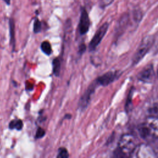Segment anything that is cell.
Segmentation results:
<instances>
[{"label": "cell", "instance_id": "6da1fadb", "mask_svg": "<svg viewBox=\"0 0 158 158\" xmlns=\"http://www.w3.org/2000/svg\"><path fill=\"white\" fill-rule=\"evenodd\" d=\"M141 137L158 138V116L149 115L138 128Z\"/></svg>", "mask_w": 158, "mask_h": 158}, {"label": "cell", "instance_id": "7a4b0ae2", "mask_svg": "<svg viewBox=\"0 0 158 158\" xmlns=\"http://www.w3.org/2000/svg\"><path fill=\"white\" fill-rule=\"evenodd\" d=\"M137 147L136 139L131 134L123 135L118 143V149L123 156H128L133 154Z\"/></svg>", "mask_w": 158, "mask_h": 158}, {"label": "cell", "instance_id": "3957f363", "mask_svg": "<svg viewBox=\"0 0 158 158\" xmlns=\"http://www.w3.org/2000/svg\"><path fill=\"white\" fill-rule=\"evenodd\" d=\"M154 41V38L152 35H148L143 39L133 57V65H136L144 57L153 45Z\"/></svg>", "mask_w": 158, "mask_h": 158}, {"label": "cell", "instance_id": "277c9868", "mask_svg": "<svg viewBox=\"0 0 158 158\" xmlns=\"http://www.w3.org/2000/svg\"><path fill=\"white\" fill-rule=\"evenodd\" d=\"M98 85H99L96 80H94L89 85L83 94L80 97L79 99L78 104V109L79 110H80L81 111H83L87 108L90 103L91 96L94 94Z\"/></svg>", "mask_w": 158, "mask_h": 158}, {"label": "cell", "instance_id": "5b68a950", "mask_svg": "<svg viewBox=\"0 0 158 158\" xmlns=\"http://www.w3.org/2000/svg\"><path fill=\"white\" fill-rule=\"evenodd\" d=\"M109 28V23L107 22H105L103 23L96 31L94 35L92 38L91 40L90 41L89 45H88V49L89 51H93L95 50V49L98 47V46L99 44L101 41H102V38L105 36L107 30Z\"/></svg>", "mask_w": 158, "mask_h": 158}, {"label": "cell", "instance_id": "8992f818", "mask_svg": "<svg viewBox=\"0 0 158 158\" xmlns=\"http://www.w3.org/2000/svg\"><path fill=\"white\" fill-rule=\"evenodd\" d=\"M90 27V20L85 8L82 7L81 9L80 17L78 23V31L81 35H84L89 30Z\"/></svg>", "mask_w": 158, "mask_h": 158}, {"label": "cell", "instance_id": "52a82bcc", "mask_svg": "<svg viewBox=\"0 0 158 158\" xmlns=\"http://www.w3.org/2000/svg\"><path fill=\"white\" fill-rule=\"evenodd\" d=\"M135 152H136V156L141 158H149L157 157L156 152L154 149L148 144H142L137 146Z\"/></svg>", "mask_w": 158, "mask_h": 158}, {"label": "cell", "instance_id": "ba28073f", "mask_svg": "<svg viewBox=\"0 0 158 158\" xmlns=\"http://www.w3.org/2000/svg\"><path fill=\"white\" fill-rule=\"evenodd\" d=\"M155 78L154 67L152 64H149L144 67L138 73V78L146 83L152 82Z\"/></svg>", "mask_w": 158, "mask_h": 158}, {"label": "cell", "instance_id": "9c48e42d", "mask_svg": "<svg viewBox=\"0 0 158 158\" xmlns=\"http://www.w3.org/2000/svg\"><path fill=\"white\" fill-rule=\"evenodd\" d=\"M118 76V72L109 71L98 77L95 80L99 85L107 86L112 83Z\"/></svg>", "mask_w": 158, "mask_h": 158}, {"label": "cell", "instance_id": "30bf717a", "mask_svg": "<svg viewBox=\"0 0 158 158\" xmlns=\"http://www.w3.org/2000/svg\"><path fill=\"white\" fill-rule=\"evenodd\" d=\"M147 110L150 115L158 116V98L154 99L149 102Z\"/></svg>", "mask_w": 158, "mask_h": 158}, {"label": "cell", "instance_id": "8fae6325", "mask_svg": "<svg viewBox=\"0 0 158 158\" xmlns=\"http://www.w3.org/2000/svg\"><path fill=\"white\" fill-rule=\"evenodd\" d=\"M9 33H10V42L12 46L13 51L15 49V23L14 20L12 18H10L9 21Z\"/></svg>", "mask_w": 158, "mask_h": 158}, {"label": "cell", "instance_id": "7c38bea8", "mask_svg": "<svg viewBox=\"0 0 158 158\" xmlns=\"http://www.w3.org/2000/svg\"><path fill=\"white\" fill-rule=\"evenodd\" d=\"M52 73L56 77H59L60 73L61 62L59 57H55L52 62Z\"/></svg>", "mask_w": 158, "mask_h": 158}, {"label": "cell", "instance_id": "4fadbf2b", "mask_svg": "<svg viewBox=\"0 0 158 158\" xmlns=\"http://www.w3.org/2000/svg\"><path fill=\"white\" fill-rule=\"evenodd\" d=\"M23 127V122L21 119L15 118L11 120L9 124V128L10 130L16 129L17 130H21Z\"/></svg>", "mask_w": 158, "mask_h": 158}, {"label": "cell", "instance_id": "5bb4252c", "mask_svg": "<svg viewBox=\"0 0 158 158\" xmlns=\"http://www.w3.org/2000/svg\"><path fill=\"white\" fill-rule=\"evenodd\" d=\"M41 49L46 55L49 56L52 53L51 45L48 41H44L41 43Z\"/></svg>", "mask_w": 158, "mask_h": 158}, {"label": "cell", "instance_id": "9a60e30c", "mask_svg": "<svg viewBox=\"0 0 158 158\" xmlns=\"http://www.w3.org/2000/svg\"><path fill=\"white\" fill-rule=\"evenodd\" d=\"M56 157L57 158H68L69 154L67 149L64 147L59 148L58 149V154Z\"/></svg>", "mask_w": 158, "mask_h": 158}, {"label": "cell", "instance_id": "2e32d148", "mask_svg": "<svg viewBox=\"0 0 158 158\" xmlns=\"http://www.w3.org/2000/svg\"><path fill=\"white\" fill-rule=\"evenodd\" d=\"M42 25L41 22L38 18H35L33 22V32L35 33H38L41 31Z\"/></svg>", "mask_w": 158, "mask_h": 158}, {"label": "cell", "instance_id": "e0dca14e", "mask_svg": "<svg viewBox=\"0 0 158 158\" xmlns=\"http://www.w3.org/2000/svg\"><path fill=\"white\" fill-rule=\"evenodd\" d=\"M46 135V131L45 130L40 127H38V128H37V130L36 131V134H35V139H40V138H42L44 136V135Z\"/></svg>", "mask_w": 158, "mask_h": 158}, {"label": "cell", "instance_id": "ac0fdd59", "mask_svg": "<svg viewBox=\"0 0 158 158\" xmlns=\"http://www.w3.org/2000/svg\"><path fill=\"white\" fill-rule=\"evenodd\" d=\"M114 0H99V6L101 9H104L110 6Z\"/></svg>", "mask_w": 158, "mask_h": 158}, {"label": "cell", "instance_id": "d6986e66", "mask_svg": "<svg viewBox=\"0 0 158 158\" xmlns=\"http://www.w3.org/2000/svg\"><path fill=\"white\" fill-rule=\"evenodd\" d=\"M86 46L85 43H81L78 46V53L79 55H82L86 51Z\"/></svg>", "mask_w": 158, "mask_h": 158}, {"label": "cell", "instance_id": "ffe728a7", "mask_svg": "<svg viewBox=\"0 0 158 158\" xmlns=\"http://www.w3.org/2000/svg\"><path fill=\"white\" fill-rule=\"evenodd\" d=\"M72 118V115L71 114H65V115H64V119H70ZM63 119V120H64Z\"/></svg>", "mask_w": 158, "mask_h": 158}, {"label": "cell", "instance_id": "44dd1931", "mask_svg": "<svg viewBox=\"0 0 158 158\" xmlns=\"http://www.w3.org/2000/svg\"><path fill=\"white\" fill-rule=\"evenodd\" d=\"M3 1L6 2V4L10 5V0H3Z\"/></svg>", "mask_w": 158, "mask_h": 158}]
</instances>
